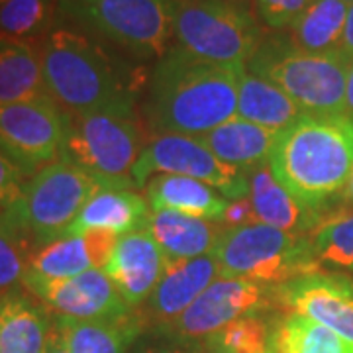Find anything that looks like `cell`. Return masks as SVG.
<instances>
[{
    "label": "cell",
    "mask_w": 353,
    "mask_h": 353,
    "mask_svg": "<svg viewBox=\"0 0 353 353\" xmlns=\"http://www.w3.org/2000/svg\"><path fill=\"white\" fill-rule=\"evenodd\" d=\"M204 350H206V353H222V352H216V350H208V347H204ZM271 353V352H269Z\"/></svg>",
    "instance_id": "41"
},
{
    "label": "cell",
    "mask_w": 353,
    "mask_h": 353,
    "mask_svg": "<svg viewBox=\"0 0 353 353\" xmlns=\"http://www.w3.org/2000/svg\"><path fill=\"white\" fill-rule=\"evenodd\" d=\"M271 353H353L350 341L320 326L318 322L285 310L271 320Z\"/></svg>",
    "instance_id": "27"
},
{
    "label": "cell",
    "mask_w": 353,
    "mask_h": 353,
    "mask_svg": "<svg viewBox=\"0 0 353 353\" xmlns=\"http://www.w3.org/2000/svg\"><path fill=\"white\" fill-rule=\"evenodd\" d=\"M340 199L347 208H353V171H352V175H350V179H347V183H345L343 190H341Z\"/></svg>",
    "instance_id": "40"
},
{
    "label": "cell",
    "mask_w": 353,
    "mask_h": 353,
    "mask_svg": "<svg viewBox=\"0 0 353 353\" xmlns=\"http://www.w3.org/2000/svg\"><path fill=\"white\" fill-rule=\"evenodd\" d=\"M143 150L136 116L67 112L59 159L85 171L104 189H136L132 169Z\"/></svg>",
    "instance_id": "5"
},
{
    "label": "cell",
    "mask_w": 353,
    "mask_h": 353,
    "mask_svg": "<svg viewBox=\"0 0 353 353\" xmlns=\"http://www.w3.org/2000/svg\"><path fill=\"white\" fill-rule=\"evenodd\" d=\"M250 201L259 224L296 236H310L326 218L324 210L296 201L275 179L269 165L250 173Z\"/></svg>",
    "instance_id": "18"
},
{
    "label": "cell",
    "mask_w": 353,
    "mask_h": 353,
    "mask_svg": "<svg viewBox=\"0 0 353 353\" xmlns=\"http://www.w3.org/2000/svg\"><path fill=\"white\" fill-rule=\"evenodd\" d=\"M30 257L32 250L28 238L0 222V290L22 283Z\"/></svg>",
    "instance_id": "32"
},
{
    "label": "cell",
    "mask_w": 353,
    "mask_h": 353,
    "mask_svg": "<svg viewBox=\"0 0 353 353\" xmlns=\"http://www.w3.org/2000/svg\"><path fill=\"white\" fill-rule=\"evenodd\" d=\"M57 14L139 59L163 57L173 36L171 0H59Z\"/></svg>",
    "instance_id": "8"
},
{
    "label": "cell",
    "mask_w": 353,
    "mask_h": 353,
    "mask_svg": "<svg viewBox=\"0 0 353 353\" xmlns=\"http://www.w3.org/2000/svg\"><path fill=\"white\" fill-rule=\"evenodd\" d=\"M275 289L253 279L218 277L201 296L173 322L157 332L173 340H206L226 324L248 314H263L275 306Z\"/></svg>",
    "instance_id": "12"
},
{
    "label": "cell",
    "mask_w": 353,
    "mask_h": 353,
    "mask_svg": "<svg viewBox=\"0 0 353 353\" xmlns=\"http://www.w3.org/2000/svg\"><path fill=\"white\" fill-rule=\"evenodd\" d=\"M46 353H69L67 345H65L61 334L57 332V328L53 326L50 334V341H48V347H46Z\"/></svg>",
    "instance_id": "38"
},
{
    "label": "cell",
    "mask_w": 353,
    "mask_h": 353,
    "mask_svg": "<svg viewBox=\"0 0 353 353\" xmlns=\"http://www.w3.org/2000/svg\"><path fill=\"white\" fill-rule=\"evenodd\" d=\"M212 253L220 277L253 279L273 287L322 271L310 236L281 232L259 222L226 228Z\"/></svg>",
    "instance_id": "6"
},
{
    "label": "cell",
    "mask_w": 353,
    "mask_h": 353,
    "mask_svg": "<svg viewBox=\"0 0 353 353\" xmlns=\"http://www.w3.org/2000/svg\"><path fill=\"white\" fill-rule=\"evenodd\" d=\"M102 189L99 181L63 159L41 167L26 183L16 206L12 226L38 245L69 236L87 201Z\"/></svg>",
    "instance_id": "9"
},
{
    "label": "cell",
    "mask_w": 353,
    "mask_h": 353,
    "mask_svg": "<svg viewBox=\"0 0 353 353\" xmlns=\"http://www.w3.org/2000/svg\"><path fill=\"white\" fill-rule=\"evenodd\" d=\"M145 230L157 241L169 261L194 259L214 252L226 228L214 220L179 214L171 210H152Z\"/></svg>",
    "instance_id": "21"
},
{
    "label": "cell",
    "mask_w": 353,
    "mask_h": 353,
    "mask_svg": "<svg viewBox=\"0 0 353 353\" xmlns=\"http://www.w3.org/2000/svg\"><path fill=\"white\" fill-rule=\"evenodd\" d=\"M275 303L314 320L353 345V279L350 275L316 271L290 279L275 289Z\"/></svg>",
    "instance_id": "14"
},
{
    "label": "cell",
    "mask_w": 353,
    "mask_h": 353,
    "mask_svg": "<svg viewBox=\"0 0 353 353\" xmlns=\"http://www.w3.org/2000/svg\"><path fill=\"white\" fill-rule=\"evenodd\" d=\"M303 114V108L287 92L273 83L253 75L248 69L240 77L238 90V116L267 130L283 132L294 124Z\"/></svg>",
    "instance_id": "26"
},
{
    "label": "cell",
    "mask_w": 353,
    "mask_h": 353,
    "mask_svg": "<svg viewBox=\"0 0 353 353\" xmlns=\"http://www.w3.org/2000/svg\"><path fill=\"white\" fill-rule=\"evenodd\" d=\"M167 265L169 259L152 234L138 230L118 238L102 271L112 281L124 303L132 310H138L152 296Z\"/></svg>",
    "instance_id": "15"
},
{
    "label": "cell",
    "mask_w": 353,
    "mask_h": 353,
    "mask_svg": "<svg viewBox=\"0 0 353 353\" xmlns=\"http://www.w3.org/2000/svg\"><path fill=\"white\" fill-rule=\"evenodd\" d=\"M352 59L340 50L310 53L289 38L263 39L248 71L287 92L306 114H345V83Z\"/></svg>",
    "instance_id": "4"
},
{
    "label": "cell",
    "mask_w": 353,
    "mask_h": 353,
    "mask_svg": "<svg viewBox=\"0 0 353 353\" xmlns=\"http://www.w3.org/2000/svg\"><path fill=\"white\" fill-rule=\"evenodd\" d=\"M340 51L353 61V4H350V10H347V20H345L343 36H341Z\"/></svg>",
    "instance_id": "37"
},
{
    "label": "cell",
    "mask_w": 353,
    "mask_h": 353,
    "mask_svg": "<svg viewBox=\"0 0 353 353\" xmlns=\"http://www.w3.org/2000/svg\"><path fill=\"white\" fill-rule=\"evenodd\" d=\"M176 46L228 67H248L263 43L252 12L236 0H171Z\"/></svg>",
    "instance_id": "7"
},
{
    "label": "cell",
    "mask_w": 353,
    "mask_h": 353,
    "mask_svg": "<svg viewBox=\"0 0 353 353\" xmlns=\"http://www.w3.org/2000/svg\"><path fill=\"white\" fill-rule=\"evenodd\" d=\"M345 114L353 118V61L347 71V83H345Z\"/></svg>",
    "instance_id": "39"
},
{
    "label": "cell",
    "mask_w": 353,
    "mask_h": 353,
    "mask_svg": "<svg viewBox=\"0 0 353 353\" xmlns=\"http://www.w3.org/2000/svg\"><path fill=\"white\" fill-rule=\"evenodd\" d=\"M271 318L248 314L226 324L204 340V347L222 353H269Z\"/></svg>",
    "instance_id": "31"
},
{
    "label": "cell",
    "mask_w": 353,
    "mask_h": 353,
    "mask_svg": "<svg viewBox=\"0 0 353 353\" xmlns=\"http://www.w3.org/2000/svg\"><path fill=\"white\" fill-rule=\"evenodd\" d=\"M152 206L134 189H99L77 216L69 236H81L94 230L126 236L145 230Z\"/></svg>",
    "instance_id": "20"
},
{
    "label": "cell",
    "mask_w": 353,
    "mask_h": 353,
    "mask_svg": "<svg viewBox=\"0 0 353 353\" xmlns=\"http://www.w3.org/2000/svg\"><path fill=\"white\" fill-rule=\"evenodd\" d=\"M69 353H126L141 336V316L132 312L114 320H77L53 316Z\"/></svg>",
    "instance_id": "24"
},
{
    "label": "cell",
    "mask_w": 353,
    "mask_h": 353,
    "mask_svg": "<svg viewBox=\"0 0 353 353\" xmlns=\"http://www.w3.org/2000/svg\"><path fill=\"white\" fill-rule=\"evenodd\" d=\"M343 2H345V4H353V0H343Z\"/></svg>",
    "instance_id": "42"
},
{
    "label": "cell",
    "mask_w": 353,
    "mask_h": 353,
    "mask_svg": "<svg viewBox=\"0 0 353 353\" xmlns=\"http://www.w3.org/2000/svg\"><path fill=\"white\" fill-rule=\"evenodd\" d=\"M118 238L120 236L104 230L65 236L32 253L26 271L43 279H69L88 269H104Z\"/></svg>",
    "instance_id": "17"
},
{
    "label": "cell",
    "mask_w": 353,
    "mask_h": 353,
    "mask_svg": "<svg viewBox=\"0 0 353 353\" xmlns=\"http://www.w3.org/2000/svg\"><path fill=\"white\" fill-rule=\"evenodd\" d=\"M243 71L169 48L153 69L143 106L153 136H202L238 116Z\"/></svg>",
    "instance_id": "1"
},
{
    "label": "cell",
    "mask_w": 353,
    "mask_h": 353,
    "mask_svg": "<svg viewBox=\"0 0 353 353\" xmlns=\"http://www.w3.org/2000/svg\"><path fill=\"white\" fill-rule=\"evenodd\" d=\"M279 134L281 132L267 130V128L243 120L240 116H234L232 120L196 138L201 139L220 161L250 175L253 171L269 165L271 153L277 145Z\"/></svg>",
    "instance_id": "19"
},
{
    "label": "cell",
    "mask_w": 353,
    "mask_h": 353,
    "mask_svg": "<svg viewBox=\"0 0 353 353\" xmlns=\"http://www.w3.org/2000/svg\"><path fill=\"white\" fill-rule=\"evenodd\" d=\"M269 167L296 201L324 210L353 171V118L303 114L279 134Z\"/></svg>",
    "instance_id": "3"
},
{
    "label": "cell",
    "mask_w": 353,
    "mask_h": 353,
    "mask_svg": "<svg viewBox=\"0 0 353 353\" xmlns=\"http://www.w3.org/2000/svg\"><path fill=\"white\" fill-rule=\"evenodd\" d=\"M350 4L343 0H312L294 24L289 39L299 50L330 53L340 50Z\"/></svg>",
    "instance_id": "28"
},
{
    "label": "cell",
    "mask_w": 353,
    "mask_h": 353,
    "mask_svg": "<svg viewBox=\"0 0 353 353\" xmlns=\"http://www.w3.org/2000/svg\"><path fill=\"white\" fill-rule=\"evenodd\" d=\"M50 97L38 48L0 36V104Z\"/></svg>",
    "instance_id": "25"
},
{
    "label": "cell",
    "mask_w": 353,
    "mask_h": 353,
    "mask_svg": "<svg viewBox=\"0 0 353 353\" xmlns=\"http://www.w3.org/2000/svg\"><path fill=\"white\" fill-rule=\"evenodd\" d=\"M22 285L55 316L114 320L134 312L102 269H88L69 279H43L26 271Z\"/></svg>",
    "instance_id": "13"
},
{
    "label": "cell",
    "mask_w": 353,
    "mask_h": 353,
    "mask_svg": "<svg viewBox=\"0 0 353 353\" xmlns=\"http://www.w3.org/2000/svg\"><path fill=\"white\" fill-rule=\"evenodd\" d=\"M51 330L41 303L18 290L0 296V353H46Z\"/></svg>",
    "instance_id": "22"
},
{
    "label": "cell",
    "mask_w": 353,
    "mask_h": 353,
    "mask_svg": "<svg viewBox=\"0 0 353 353\" xmlns=\"http://www.w3.org/2000/svg\"><path fill=\"white\" fill-rule=\"evenodd\" d=\"M218 277H220V269L214 253L194 259L169 261L163 277L145 303L148 314L153 322H157V326L173 322Z\"/></svg>",
    "instance_id": "16"
},
{
    "label": "cell",
    "mask_w": 353,
    "mask_h": 353,
    "mask_svg": "<svg viewBox=\"0 0 353 353\" xmlns=\"http://www.w3.org/2000/svg\"><path fill=\"white\" fill-rule=\"evenodd\" d=\"M28 179L30 176H26L24 171L0 150V222H4L12 230L14 212L22 199Z\"/></svg>",
    "instance_id": "33"
},
{
    "label": "cell",
    "mask_w": 353,
    "mask_h": 353,
    "mask_svg": "<svg viewBox=\"0 0 353 353\" xmlns=\"http://www.w3.org/2000/svg\"><path fill=\"white\" fill-rule=\"evenodd\" d=\"M220 224L224 228H241L250 226V224H257V216H255L250 196L238 199V201H230L226 212H224L222 220H220Z\"/></svg>",
    "instance_id": "35"
},
{
    "label": "cell",
    "mask_w": 353,
    "mask_h": 353,
    "mask_svg": "<svg viewBox=\"0 0 353 353\" xmlns=\"http://www.w3.org/2000/svg\"><path fill=\"white\" fill-rule=\"evenodd\" d=\"M143 189L152 210H171L214 222L222 220L230 204L214 187L189 176L155 175Z\"/></svg>",
    "instance_id": "23"
},
{
    "label": "cell",
    "mask_w": 353,
    "mask_h": 353,
    "mask_svg": "<svg viewBox=\"0 0 353 353\" xmlns=\"http://www.w3.org/2000/svg\"><path fill=\"white\" fill-rule=\"evenodd\" d=\"M167 340L163 341H145L138 343L134 347V353H206L199 345H194L192 341H181L173 340L169 336H165Z\"/></svg>",
    "instance_id": "36"
},
{
    "label": "cell",
    "mask_w": 353,
    "mask_h": 353,
    "mask_svg": "<svg viewBox=\"0 0 353 353\" xmlns=\"http://www.w3.org/2000/svg\"><path fill=\"white\" fill-rule=\"evenodd\" d=\"M310 241L320 267L353 273V208L324 218L310 234Z\"/></svg>",
    "instance_id": "29"
},
{
    "label": "cell",
    "mask_w": 353,
    "mask_h": 353,
    "mask_svg": "<svg viewBox=\"0 0 353 353\" xmlns=\"http://www.w3.org/2000/svg\"><path fill=\"white\" fill-rule=\"evenodd\" d=\"M155 175H181L214 187L228 201L250 196V175L220 161L196 136H153L132 169L136 189H143Z\"/></svg>",
    "instance_id": "10"
},
{
    "label": "cell",
    "mask_w": 353,
    "mask_h": 353,
    "mask_svg": "<svg viewBox=\"0 0 353 353\" xmlns=\"http://www.w3.org/2000/svg\"><path fill=\"white\" fill-rule=\"evenodd\" d=\"M48 92L65 112L136 116L141 79L108 50L73 28H53L38 46Z\"/></svg>",
    "instance_id": "2"
},
{
    "label": "cell",
    "mask_w": 353,
    "mask_h": 353,
    "mask_svg": "<svg viewBox=\"0 0 353 353\" xmlns=\"http://www.w3.org/2000/svg\"><path fill=\"white\" fill-rule=\"evenodd\" d=\"M312 0H255L259 18L273 30H285L310 6Z\"/></svg>",
    "instance_id": "34"
},
{
    "label": "cell",
    "mask_w": 353,
    "mask_h": 353,
    "mask_svg": "<svg viewBox=\"0 0 353 353\" xmlns=\"http://www.w3.org/2000/svg\"><path fill=\"white\" fill-rule=\"evenodd\" d=\"M67 112L51 97L0 104V150L26 176L59 159Z\"/></svg>",
    "instance_id": "11"
},
{
    "label": "cell",
    "mask_w": 353,
    "mask_h": 353,
    "mask_svg": "<svg viewBox=\"0 0 353 353\" xmlns=\"http://www.w3.org/2000/svg\"><path fill=\"white\" fill-rule=\"evenodd\" d=\"M59 0H6L0 4V36L30 41L53 30Z\"/></svg>",
    "instance_id": "30"
},
{
    "label": "cell",
    "mask_w": 353,
    "mask_h": 353,
    "mask_svg": "<svg viewBox=\"0 0 353 353\" xmlns=\"http://www.w3.org/2000/svg\"><path fill=\"white\" fill-rule=\"evenodd\" d=\"M4 2H6V0H0V4H4Z\"/></svg>",
    "instance_id": "43"
}]
</instances>
